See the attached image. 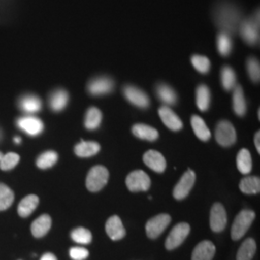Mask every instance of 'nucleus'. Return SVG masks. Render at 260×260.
Instances as JSON below:
<instances>
[{
  "label": "nucleus",
  "instance_id": "nucleus-37",
  "mask_svg": "<svg viewBox=\"0 0 260 260\" xmlns=\"http://www.w3.org/2000/svg\"><path fill=\"white\" fill-rule=\"evenodd\" d=\"M19 162V155L14 152H10L3 155L0 160V169L2 171H10L16 167Z\"/></svg>",
  "mask_w": 260,
  "mask_h": 260
},
{
  "label": "nucleus",
  "instance_id": "nucleus-1",
  "mask_svg": "<svg viewBox=\"0 0 260 260\" xmlns=\"http://www.w3.org/2000/svg\"><path fill=\"white\" fill-rule=\"evenodd\" d=\"M214 19L221 33L228 35L235 34L241 23V13L239 9L229 2H222L214 11Z\"/></svg>",
  "mask_w": 260,
  "mask_h": 260
},
{
  "label": "nucleus",
  "instance_id": "nucleus-7",
  "mask_svg": "<svg viewBox=\"0 0 260 260\" xmlns=\"http://www.w3.org/2000/svg\"><path fill=\"white\" fill-rule=\"evenodd\" d=\"M125 183L131 192L148 191L150 187V178L144 171L136 170L127 176Z\"/></svg>",
  "mask_w": 260,
  "mask_h": 260
},
{
  "label": "nucleus",
  "instance_id": "nucleus-21",
  "mask_svg": "<svg viewBox=\"0 0 260 260\" xmlns=\"http://www.w3.org/2000/svg\"><path fill=\"white\" fill-rule=\"evenodd\" d=\"M39 205V198L36 195H28L22 199L18 207V212L20 217L26 218L35 211Z\"/></svg>",
  "mask_w": 260,
  "mask_h": 260
},
{
  "label": "nucleus",
  "instance_id": "nucleus-34",
  "mask_svg": "<svg viewBox=\"0 0 260 260\" xmlns=\"http://www.w3.org/2000/svg\"><path fill=\"white\" fill-rule=\"evenodd\" d=\"M57 160H58V154L56 153L55 151H52V150L46 151L38 157V168H40L42 170L51 168L55 165Z\"/></svg>",
  "mask_w": 260,
  "mask_h": 260
},
{
  "label": "nucleus",
  "instance_id": "nucleus-30",
  "mask_svg": "<svg viewBox=\"0 0 260 260\" xmlns=\"http://www.w3.org/2000/svg\"><path fill=\"white\" fill-rule=\"evenodd\" d=\"M236 163H237V168L241 174L243 175L250 174L252 167L250 151L248 149H242L237 154Z\"/></svg>",
  "mask_w": 260,
  "mask_h": 260
},
{
  "label": "nucleus",
  "instance_id": "nucleus-23",
  "mask_svg": "<svg viewBox=\"0 0 260 260\" xmlns=\"http://www.w3.org/2000/svg\"><path fill=\"white\" fill-rule=\"evenodd\" d=\"M233 110L236 115L244 116L247 112V103L243 93L241 86L237 85L234 87L233 95Z\"/></svg>",
  "mask_w": 260,
  "mask_h": 260
},
{
  "label": "nucleus",
  "instance_id": "nucleus-33",
  "mask_svg": "<svg viewBox=\"0 0 260 260\" xmlns=\"http://www.w3.org/2000/svg\"><path fill=\"white\" fill-rule=\"evenodd\" d=\"M221 80L223 89L231 91L236 86V75L231 67H223L221 73Z\"/></svg>",
  "mask_w": 260,
  "mask_h": 260
},
{
  "label": "nucleus",
  "instance_id": "nucleus-13",
  "mask_svg": "<svg viewBox=\"0 0 260 260\" xmlns=\"http://www.w3.org/2000/svg\"><path fill=\"white\" fill-rule=\"evenodd\" d=\"M114 88V82L109 77H96L88 84V92L93 95H103L111 93Z\"/></svg>",
  "mask_w": 260,
  "mask_h": 260
},
{
  "label": "nucleus",
  "instance_id": "nucleus-41",
  "mask_svg": "<svg viewBox=\"0 0 260 260\" xmlns=\"http://www.w3.org/2000/svg\"><path fill=\"white\" fill-rule=\"evenodd\" d=\"M260 133L259 131H257L254 135V145H255V148L257 149V152L260 153Z\"/></svg>",
  "mask_w": 260,
  "mask_h": 260
},
{
  "label": "nucleus",
  "instance_id": "nucleus-17",
  "mask_svg": "<svg viewBox=\"0 0 260 260\" xmlns=\"http://www.w3.org/2000/svg\"><path fill=\"white\" fill-rule=\"evenodd\" d=\"M215 252L216 248L213 243L205 240L197 245L192 253V260H212Z\"/></svg>",
  "mask_w": 260,
  "mask_h": 260
},
{
  "label": "nucleus",
  "instance_id": "nucleus-45",
  "mask_svg": "<svg viewBox=\"0 0 260 260\" xmlns=\"http://www.w3.org/2000/svg\"><path fill=\"white\" fill-rule=\"evenodd\" d=\"M0 139H1V131H0Z\"/></svg>",
  "mask_w": 260,
  "mask_h": 260
},
{
  "label": "nucleus",
  "instance_id": "nucleus-43",
  "mask_svg": "<svg viewBox=\"0 0 260 260\" xmlns=\"http://www.w3.org/2000/svg\"><path fill=\"white\" fill-rule=\"evenodd\" d=\"M14 141H15V143H17V144H19V143L21 142V139H20L19 137H16V138L14 139Z\"/></svg>",
  "mask_w": 260,
  "mask_h": 260
},
{
  "label": "nucleus",
  "instance_id": "nucleus-8",
  "mask_svg": "<svg viewBox=\"0 0 260 260\" xmlns=\"http://www.w3.org/2000/svg\"><path fill=\"white\" fill-rule=\"evenodd\" d=\"M171 216L168 214H160L148 221L146 224L147 235L150 239H156L161 235L171 223Z\"/></svg>",
  "mask_w": 260,
  "mask_h": 260
},
{
  "label": "nucleus",
  "instance_id": "nucleus-16",
  "mask_svg": "<svg viewBox=\"0 0 260 260\" xmlns=\"http://www.w3.org/2000/svg\"><path fill=\"white\" fill-rule=\"evenodd\" d=\"M144 163L156 173H163L166 169V159L156 150H149L144 154Z\"/></svg>",
  "mask_w": 260,
  "mask_h": 260
},
{
  "label": "nucleus",
  "instance_id": "nucleus-36",
  "mask_svg": "<svg viewBox=\"0 0 260 260\" xmlns=\"http://www.w3.org/2000/svg\"><path fill=\"white\" fill-rule=\"evenodd\" d=\"M71 237L74 241L78 244H90L93 239L92 233L85 228H77L71 233Z\"/></svg>",
  "mask_w": 260,
  "mask_h": 260
},
{
  "label": "nucleus",
  "instance_id": "nucleus-12",
  "mask_svg": "<svg viewBox=\"0 0 260 260\" xmlns=\"http://www.w3.org/2000/svg\"><path fill=\"white\" fill-rule=\"evenodd\" d=\"M123 94L129 103L137 107L147 108L149 105V99L147 93L134 86H125L123 88Z\"/></svg>",
  "mask_w": 260,
  "mask_h": 260
},
{
  "label": "nucleus",
  "instance_id": "nucleus-6",
  "mask_svg": "<svg viewBox=\"0 0 260 260\" xmlns=\"http://www.w3.org/2000/svg\"><path fill=\"white\" fill-rule=\"evenodd\" d=\"M215 138L223 147H230L236 141V132L233 124L228 121H220L215 131Z\"/></svg>",
  "mask_w": 260,
  "mask_h": 260
},
{
  "label": "nucleus",
  "instance_id": "nucleus-31",
  "mask_svg": "<svg viewBox=\"0 0 260 260\" xmlns=\"http://www.w3.org/2000/svg\"><path fill=\"white\" fill-rule=\"evenodd\" d=\"M239 189L244 194L253 195L260 191V179L257 177H247L243 178L239 184Z\"/></svg>",
  "mask_w": 260,
  "mask_h": 260
},
{
  "label": "nucleus",
  "instance_id": "nucleus-4",
  "mask_svg": "<svg viewBox=\"0 0 260 260\" xmlns=\"http://www.w3.org/2000/svg\"><path fill=\"white\" fill-rule=\"evenodd\" d=\"M109 172L103 166L92 168L86 178V186L91 192H99L108 182Z\"/></svg>",
  "mask_w": 260,
  "mask_h": 260
},
{
  "label": "nucleus",
  "instance_id": "nucleus-39",
  "mask_svg": "<svg viewBox=\"0 0 260 260\" xmlns=\"http://www.w3.org/2000/svg\"><path fill=\"white\" fill-rule=\"evenodd\" d=\"M247 69L248 73L253 82H258L260 78L259 62L255 58H250L247 62Z\"/></svg>",
  "mask_w": 260,
  "mask_h": 260
},
{
  "label": "nucleus",
  "instance_id": "nucleus-29",
  "mask_svg": "<svg viewBox=\"0 0 260 260\" xmlns=\"http://www.w3.org/2000/svg\"><path fill=\"white\" fill-rule=\"evenodd\" d=\"M103 120V114L100 109L96 107H91L87 113L85 117V127L87 129L94 130L96 129Z\"/></svg>",
  "mask_w": 260,
  "mask_h": 260
},
{
  "label": "nucleus",
  "instance_id": "nucleus-44",
  "mask_svg": "<svg viewBox=\"0 0 260 260\" xmlns=\"http://www.w3.org/2000/svg\"><path fill=\"white\" fill-rule=\"evenodd\" d=\"M2 156H3V154L0 152V160H1V158H2Z\"/></svg>",
  "mask_w": 260,
  "mask_h": 260
},
{
  "label": "nucleus",
  "instance_id": "nucleus-32",
  "mask_svg": "<svg viewBox=\"0 0 260 260\" xmlns=\"http://www.w3.org/2000/svg\"><path fill=\"white\" fill-rule=\"evenodd\" d=\"M14 199V192L8 186L0 183V211L8 209L13 204Z\"/></svg>",
  "mask_w": 260,
  "mask_h": 260
},
{
  "label": "nucleus",
  "instance_id": "nucleus-24",
  "mask_svg": "<svg viewBox=\"0 0 260 260\" xmlns=\"http://www.w3.org/2000/svg\"><path fill=\"white\" fill-rule=\"evenodd\" d=\"M132 133L140 139L147 141H155L159 136L157 130L144 123H137L133 125Z\"/></svg>",
  "mask_w": 260,
  "mask_h": 260
},
{
  "label": "nucleus",
  "instance_id": "nucleus-2",
  "mask_svg": "<svg viewBox=\"0 0 260 260\" xmlns=\"http://www.w3.org/2000/svg\"><path fill=\"white\" fill-rule=\"evenodd\" d=\"M239 31L243 40L251 46H254L259 42V12L251 19L242 20Z\"/></svg>",
  "mask_w": 260,
  "mask_h": 260
},
{
  "label": "nucleus",
  "instance_id": "nucleus-14",
  "mask_svg": "<svg viewBox=\"0 0 260 260\" xmlns=\"http://www.w3.org/2000/svg\"><path fill=\"white\" fill-rule=\"evenodd\" d=\"M105 231L107 235L110 237L113 241L121 240L125 236V229L122 224L121 219L119 216H112L110 217L106 224H105Z\"/></svg>",
  "mask_w": 260,
  "mask_h": 260
},
{
  "label": "nucleus",
  "instance_id": "nucleus-9",
  "mask_svg": "<svg viewBox=\"0 0 260 260\" xmlns=\"http://www.w3.org/2000/svg\"><path fill=\"white\" fill-rule=\"evenodd\" d=\"M195 172L189 169L188 171H186L184 175L180 178V180L178 181V183L174 189L173 195L175 197V199H177L178 201L185 199L195 184Z\"/></svg>",
  "mask_w": 260,
  "mask_h": 260
},
{
  "label": "nucleus",
  "instance_id": "nucleus-19",
  "mask_svg": "<svg viewBox=\"0 0 260 260\" xmlns=\"http://www.w3.org/2000/svg\"><path fill=\"white\" fill-rule=\"evenodd\" d=\"M101 150V146L96 142L81 141L75 148V154L79 157H91Z\"/></svg>",
  "mask_w": 260,
  "mask_h": 260
},
{
  "label": "nucleus",
  "instance_id": "nucleus-26",
  "mask_svg": "<svg viewBox=\"0 0 260 260\" xmlns=\"http://www.w3.org/2000/svg\"><path fill=\"white\" fill-rule=\"evenodd\" d=\"M256 251V243L252 238H248L242 243L239 248L236 260H251Z\"/></svg>",
  "mask_w": 260,
  "mask_h": 260
},
{
  "label": "nucleus",
  "instance_id": "nucleus-28",
  "mask_svg": "<svg viewBox=\"0 0 260 260\" xmlns=\"http://www.w3.org/2000/svg\"><path fill=\"white\" fill-rule=\"evenodd\" d=\"M156 93H157L158 99L162 103H166L168 105H174L177 103V93L174 91L173 88H171L166 84L158 85Z\"/></svg>",
  "mask_w": 260,
  "mask_h": 260
},
{
  "label": "nucleus",
  "instance_id": "nucleus-5",
  "mask_svg": "<svg viewBox=\"0 0 260 260\" xmlns=\"http://www.w3.org/2000/svg\"><path fill=\"white\" fill-rule=\"evenodd\" d=\"M190 233V225L187 223H179L176 224L165 242V247L168 251H172L179 247Z\"/></svg>",
  "mask_w": 260,
  "mask_h": 260
},
{
  "label": "nucleus",
  "instance_id": "nucleus-3",
  "mask_svg": "<svg viewBox=\"0 0 260 260\" xmlns=\"http://www.w3.org/2000/svg\"><path fill=\"white\" fill-rule=\"evenodd\" d=\"M255 218V213L250 210L245 209L238 214L233 222L232 226V238L233 240H239L246 234L251 228V224Z\"/></svg>",
  "mask_w": 260,
  "mask_h": 260
},
{
  "label": "nucleus",
  "instance_id": "nucleus-25",
  "mask_svg": "<svg viewBox=\"0 0 260 260\" xmlns=\"http://www.w3.org/2000/svg\"><path fill=\"white\" fill-rule=\"evenodd\" d=\"M191 124H192V127L195 132L196 136L199 139L202 140V141H207V140L210 139V137H211L210 130L208 129L205 121L200 116H197V115L192 116Z\"/></svg>",
  "mask_w": 260,
  "mask_h": 260
},
{
  "label": "nucleus",
  "instance_id": "nucleus-40",
  "mask_svg": "<svg viewBox=\"0 0 260 260\" xmlns=\"http://www.w3.org/2000/svg\"><path fill=\"white\" fill-rule=\"evenodd\" d=\"M70 256L74 260H85L89 256V251L85 248L74 247L70 250Z\"/></svg>",
  "mask_w": 260,
  "mask_h": 260
},
{
  "label": "nucleus",
  "instance_id": "nucleus-38",
  "mask_svg": "<svg viewBox=\"0 0 260 260\" xmlns=\"http://www.w3.org/2000/svg\"><path fill=\"white\" fill-rule=\"evenodd\" d=\"M192 65L201 74H207L210 70V61L207 57L202 55H194L192 57Z\"/></svg>",
  "mask_w": 260,
  "mask_h": 260
},
{
  "label": "nucleus",
  "instance_id": "nucleus-22",
  "mask_svg": "<svg viewBox=\"0 0 260 260\" xmlns=\"http://www.w3.org/2000/svg\"><path fill=\"white\" fill-rule=\"evenodd\" d=\"M69 102V93L65 90H56L50 94L49 105L53 111H62Z\"/></svg>",
  "mask_w": 260,
  "mask_h": 260
},
{
  "label": "nucleus",
  "instance_id": "nucleus-42",
  "mask_svg": "<svg viewBox=\"0 0 260 260\" xmlns=\"http://www.w3.org/2000/svg\"><path fill=\"white\" fill-rule=\"evenodd\" d=\"M40 260H57L55 255L53 253H50V252H47L45 253Z\"/></svg>",
  "mask_w": 260,
  "mask_h": 260
},
{
  "label": "nucleus",
  "instance_id": "nucleus-18",
  "mask_svg": "<svg viewBox=\"0 0 260 260\" xmlns=\"http://www.w3.org/2000/svg\"><path fill=\"white\" fill-rule=\"evenodd\" d=\"M51 228V218L48 215H42L31 224V233L34 237L41 238L47 234Z\"/></svg>",
  "mask_w": 260,
  "mask_h": 260
},
{
  "label": "nucleus",
  "instance_id": "nucleus-15",
  "mask_svg": "<svg viewBox=\"0 0 260 260\" xmlns=\"http://www.w3.org/2000/svg\"><path fill=\"white\" fill-rule=\"evenodd\" d=\"M158 113L161 121L164 122V124L167 126L168 128L174 131H178L182 128L183 126L182 121L170 107L162 106L159 108Z\"/></svg>",
  "mask_w": 260,
  "mask_h": 260
},
{
  "label": "nucleus",
  "instance_id": "nucleus-27",
  "mask_svg": "<svg viewBox=\"0 0 260 260\" xmlns=\"http://www.w3.org/2000/svg\"><path fill=\"white\" fill-rule=\"evenodd\" d=\"M196 103L201 111H206L210 105V91L206 85H200L196 92Z\"/></svg>",
  "mask_w": 260,
  "mask_h": 260
},
{
  "label": "nucleus",
  "instance_id": "nucleus-20",
  "mask_svg": "<svg viewBox=\"0 0 260 260\" xmlns=\"http://www.w3.org/2000/svg\"><path fill=\"white\" fill-rule=\"evenodd\" d=\"M19 106L22 111L33 114L42 109V102L34 94H26L19 100Z\"/></svg>",
  "mask_w": 260,
  "mask_h": 260
},
{
  "label": "nucleus",
  "instance_id": "nucleus-11",
  "mask_svg": "<svg viewBox=\"0 0 260 260\" xmlns=\"http://www.w3.org/2000/svg\"><path fill=\"white\" fill-rule=\"evenodd\" d=\"M228 223L226 212L221 204H215L210 212V228L214 233L223 232Z\"/></svg>",
  "mask_w": 260,
  "mask_h": 260
},
{
  "label": "nucleus",
  "instance_id": "nucleus-35",
  "mask_svg": "<svg viewBox=\"0 0 260 260\" xmlns=\"http://www.w3.org/2000/svg\"><path fill=\"white\" fill-rule=\"evenodd\" d=\"M217 47L221 55H229L233 49V41L231 36L225 33H220L217 38Z\"/></svg>",
  "mask_w": 260,
  "mask_h": 260
},
{
  "label": "nucleus",
  "instance_id": "nucleus-10",
  "mask_svg": "<svg viewBox=\"0 0 260 260\" xmlns=\"http://www.w3.org/2000/svg\"><path fill=\"white\" fill-rule=\"evenodd\" d=\"M17 125L30 136H37L44 130V123L37 117L25 116L18 119Z\"/></svg>",
  "mask_w": 260,
  "mask_h": 260
}]
</instances>
